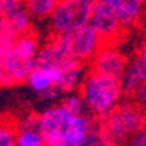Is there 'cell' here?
<instances>
[{"mask_svg":"<svg viewBox=\"0 0 146 146\" xmlns=\"http://www.w3.org/2000/svg\"><path fill=\"white\" fill-rule=\"evenodd\" d=\"M131 96H133V102H135L140 111L146 115V82L140 83L139 86L131 92Z\"/></svg>","mask_w":146,"mask_h":146,"instance_id":"cell-16","label":"cell"},{"mask_svg":"<svg viewBox=\"0 0 146 146\" xmlns=\"http://www.w3.org/2000/svg\"><path fill=\"white\" fill-rule=\"evenodd\" d=\"M121 88L124 92H133L140 83L146 82V40L142 42L139 51L129 58L127 67L121 78Z\"/></svg>","mask_w":146,"mask_h":146,"instance_id":"cell-8","label":"cell"},{"mask_svg":"<svg viewBox=\"0 0 146 146\" xmlns=\"http://www.w3.org/2000/svg\"><path fill=\"white\" fill-rule=\"evenodd\" d=\"M129 58L113 44H102L91 60L92 72L121 80Z\"/></svg>","mask_w":146,"mask_h":146,"instance_id":"cell-7","label":"cell"},{"mask_svg":"<svg viewBox=\"0 0 146 146\" xmlns=\"http://www.w3.org/2000/svg\"><path fill=\"white\" fill-rule=\"evenodd\" d=\"M16 36H18V34L13 31V28L6 21L0 19V63H2L6 53L10 50L12 44L15 42Z\"/></svg>","mask_w":146,"mask_h":146,"instance_id":"cell-13","label":"cell"},{"mask_svg":"<svg viewBox=\"0 0 146 146\" xmlns=\"http://www.w3.org/2000/svg\"><path fill=\"white\" fill-rule=\"evenodd\" d=\"M45 146H86L94 123L86 114H75L62 104L47 107L35 117Z\"/></svg>","mask_w":146,"mask_h":146,"instance_id":"cell-1","label":"cell"},{"mask_svg":"<svg viewBox=\"0 0 146 146\" xmlns=\"http://www.w3.org/2000/svg\"><path fill=\"white\" fill-rule=\"evenodd\" d=\"M88 25L96 32L101 42L104 41L105 44H111L113 41H115L120 36L121 31H123L110 0L94 2L92 13Z\"/></svg>","mask_w":146,"mask_h":146,"instance_id":"cell-6","label":"cell"},{"mask_svg":"<svg viewBox=\"0 0 146 146\" xmlns=\"http://www.w3.org/2000/svg\"><path fill=\"white\" fill-rule=\"evenodd\" d=\"M16 146H45L35 124V117H28L16 129Z\"/></svg>","mask_w":146,"mask_h":146,"instance_id":"cell-10","label":"cell"},{"mask_svg":"<svg viewBox=\"0 0 146 146\" xmlns=\"http://www.w3.org/2000/svg\"><path fill=\"white\" fill-rule=\"evenodd\" d=\"M56 5H57L56 0H29L25 3V7L31 18L45 19L51 16Z\"/></svg>","mask_w":146,"mask_h":146,"instance_id":"cell-12","label":"cell"},{"mask_svg":"<svg viewBox=\"0 0 146 146\" xmlns=\"http://www.w3.org/2000/svg\"><path fill=\"white\" fill-rule=\"evenodd\" d=\"M54 40L72 58H75L79 63L92 60L102 45L100 36L89 25H83L64 35L54 36Z\"/></svg>","mask_w":146,"mask_h":146,"instance_id":"cell-5","label":"cell"},{"mask_svg":"<svg viewBox=\"0 0 146 146\" xmlns=\"http://www.w3.org/2000/svg\"><path fill=\"white\" fill-rule=\"evenodd\" d=\"M21 5L19 0H0V19H7Z\"/></svg>","mask_w":146,"mask_h":146,"instance_id":"cell-17","label":"cell"},{"mask_svg":"<svg viewBox=\"0 0 146 146\" xmlns=\"http://www.w3.org/2000/svg\"><path fill=\"white\" fill-rule=\"evenodd\" d=\"M86 146H100V145H86Z\"/></svg>","mask_w":146,"mask_h":146,"instance_id":"cell-20","label":"cell"},{"mask_svg":"<svg viewBox=\"0 0 146 146\" xmlns=\"http://www.w3.org/2000/svg\"><path fill=\"white\" fill-rule=\"evenodd\" d=\"M16 126L12 120L0 118V146H16Z\"/></svg>","mask_w":146,"mask_h":146,"instance_id":"cell-14","label":"cell"},{"mask_svg":"<svg viewBox=\"0 0 146 146\" xmlns=\"http://www.w3.org/2000/svg\"><path fill=\"white\" fill-rule=\"evenodd\" d=\"M126 146H146V124L127 140Z\"/></svg>","mask_w":146,"mask_h":146,"instance_id":"cell-18","label":"cell"},{"mask_svg":"<svg viewBox=\"0 0 146 146\" xmlns=\"http://www.w3.org/2000/svg\"><path fill=\"white\" fill-rule=\"evenodd\" d=\"M146 124V115L133 101L121 102L111 114L101 118L98 130L105 146H126L127 140Z\"/></svg>","mask_w":146,"mask_h":146,"instance_id":"cell-3","label":"cell"},{"mask_svg":"<svg viewBox=\"0 0 146 146\" xmlns=\"http://www.w3.org/2000/svg\"><path fill=\"white\" fill-rule=\"evenodd\" d=\"M0 86H9V82H7V78L5 75V70L2 67V63H0Z\"/></svg>","mask_w":146,"mask_h":146,"instance_id":"cell-19","label":"cell"},{"mask_svg":"<svg viewBox=\"0 0 146 146\" xmlns=\"http://www.w3.org/2000/svg\"><path fill=\"white\" fill-rule=\"evenodd\" d=\"M92 7V0H62V2H57L50 16V25L54 36L64 35L79 27L88 25Z\"/></svg>","mask_w":146,"mask_h":146,"instance_id":"cell-4","label":"cell"},{"mask_svg":"<svg viewBox=\"0 0 146 146\" xmlns=\"http://www.w3.org/2000/svg\"><path fill=\"white\" fill-rule=\"evenodd\" d=\"M121 28H131L142 19L145 3L140 0H110Z\"/></svg>","mask_w":146,"mask_h":146,"instance_id":"cell-9","label":"cell"},{"mask_svg":"<svg viewBox=\"0 0 146 146\" xmlns=\"http://www.w3.org/2000/svg\"><path fill=\"white\" fill-rule=\"evenodd\" d=\"M60 104H62L63 107H66L69 111L75 113V114H85V105H83V101H82L79 94L73 92V94L66 95Z\"/></svg>","mask_w":146,"mask_h":146,"instance_id":"cell-15","label":"cell"},{"mask_svg":"<svg viewBox=\"0 0 146 146\" xmlns=\"http://www.w3.org/2000/svg\"><path fill=\"white\" fill-rule=\"evenodd\" d=\"M3 21H6L9 25L13 28V31H15L18 35L31 32L32 18H31L29 13H28V10H27V7H25V3H22L7 19H3Z\"/></svg>","mask_w":146,"mask_h":146,"instance_id":"cell-11","label":"cell"},{"mask_svg":"<svg viewBox=\"0 0 146 146\" xmlns=\"http://www.w3.org/2000/svg\"><path fill=\"white\" fill-rule=\"evenodd\" d=\"M123 94L124 91L120 80L91 72L85 76L79 95L83 101L85 110H88L95 117L104 118L121 104Z\"/></svg>","mask_w":146,"mask_h":146,"instance_id":"cell-2","label":"cell"}]
</instances>
